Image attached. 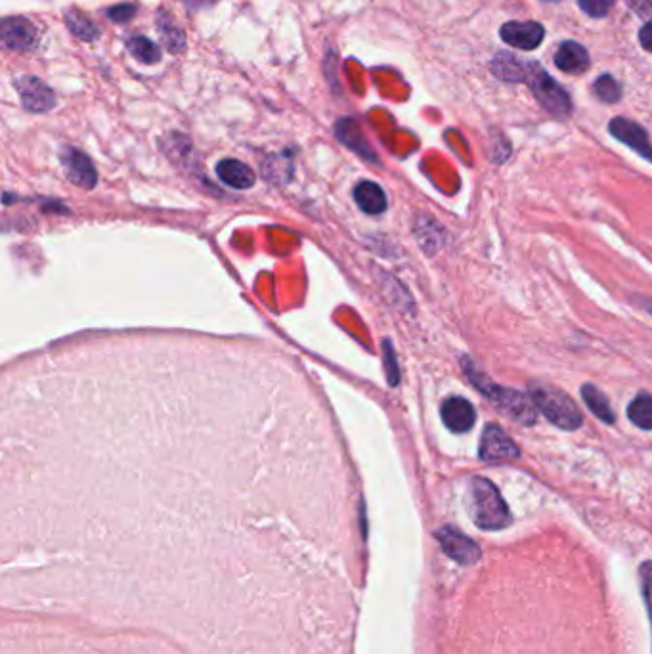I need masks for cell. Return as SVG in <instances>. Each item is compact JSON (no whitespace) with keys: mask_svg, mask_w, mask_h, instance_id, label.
Listing matches in <instances>:
<instances>
[{"mask_svg":"<svg viewBox=\"0 0 652 654\" xmlns=\"http://www.w3.org/2000/svg\"><path fill=\"white\" fill-rule=\"evenodd\" d=\"M470 509L475 524L482 530H501L513 520L499 490L482 477H475L470 482Z\"/></svg>","mask_w":652,"mask_h":654,"instance_id":"7a4b0ae2","label":"cell"},{"mask_svg":"<svg viewBox=\"0 0 652 654\" xmlns=\"http://www.w3.org/2000/svg\"><path fill=\"white\" fill-rule=\"evenodd\" d=\"M582 398H584V402L588 404V408L597 417H599L601 421L614 423V411H612V408L608 404L607 396L599 389H597L595 385H584L582 387Z\"/></svg>","mask_w":652,"mask_h":654,"instance_id":"ac0fdd59","label":"cell"},{"mask_svg":"<svg viewBox=\"0 0 652 654\" xmlns=\"http://www.w3.org/2000/svg\"><path fill=\"white\" fill-rule=\"evenodd\" d=\"M440 415H442L444 425L451 432H458V434L470 431L477 421V411H475L473 404L461 396H451V398L444 400V404L440 408Z\"/></svg>","mask_w":652,"mask_h":654,"instance_id":"30bf717a","label":"cell"},{"mask_svg":"<svg viewBox=\"0 0 652 654\" xmlns=\"http://www.w3.org/2000/svg\"><path fill=\"white\" fill-rule=\"evenodd\" d=\"M579 8H582L591 17H603L612 8L614 0H578Z\"/></svg>","mask_w":652,"mask_h":654,"instance_id":"603a6c76","label":"cell"},{"mask_svg":"<svg viewBox=\"0 0 652 654\" xmlns=\"http://www.w3.org/2000/svg\"><path fill=\"white\" fill-rule=\"evenodd\" d=\"M546 29L536 22H509L501 27V39L520 50H534L541 45Z\"/></svg>","mask_w":652,"mask_h":654,"instance_id":"7c38bea8","label":"cell"},{"mask_svg":"<svg viewBox=\"0 0 652 654\" xmlns=\"http://www.w3.org/2000/svg\"><path fill=\"white\" fill-rule=\"evenodd\" d=\"M631 10H636L641 17L652 24V0H626Z\"/></svg>","mask_w":652,"mask_h":654,"instance_id":"d4e9b609","label":"cell"},{"mask_svg":"<svg viewBox=\"0 0 652 654\" xmlns=\"http://www.w3.org/2000/svg\"><path fill=\"white\" fill-rule=\"evenodd\" d=\"M465 375L490 402L507 417H511L513 421L520 425H534L538 420V408L534 404L532 396H527L524 392H519L515 389H507L496 385L490 377H486L482 372L475 368V363L469 358L461 360Z\"/></svg>","mask_w":652,"mask_h":654,"instance_id":"6da1fadb","label":"cell"},{"mask_svg":"<svg viewBox=\"0 0 652 654\" xmlns=\"http://www.w3.org/2000/svg\"><path fill=\"white\" fill-rule=\"evenodd\" d=\"M385 362H387V372H389V381H390V383L392 385H396L398 383V366H396V362H394V352H392V347H390V344H389V341L385 342Z\"/></svg>","mask_w":652,"mask_h":654,"instance_id":"484cf974","label":"cell"},{"mask_svg":"<svg viewBox=\"0 0 652 654\" xmlns=\"http://www.w3.org/2000/svg\"><path fill=\"white\" fill-rule=\"evenodd\" d=\"M549 3H555V0H549Z\"/></svg>","mask_w":652,"mask_h":654,"instance_id":"f546056e","label":"cell"},{"mask_svg":"<svg viewBox=\"0 0 652 654\" xmlns=\"http://www.w3.org/2000/svg\"><path fill=\"white\" fill-rule=\"evenodd\" d=\"M555 65L565 73H582L589 67V54L582 45L567 41L555 54Z\"/></svg>","mask_w":652,"mask_h":654,"instance_id":"5bb4252c","label":"cell"},{"mask_svg":"<svg viewBox=\"0 0 652 654\" xmlns=\"http://www.w3.org/2000/svg\"><path fill=\"white\" fill-rule=\"evenodd\" d=\"M520 456V450L517 442L507 434L499 425L488 423L484 427L480 446H479V458L486 463H503L513 461Z\"/></svg>","mask_w":652,"mask_h":654,"instance_id":"5b68a950","label":"cell"},{"mask_svg":"<svg viewBox=\"0 0 652 654\" xmlns=\"http://www.w3.org/2000/svg\"><path fill=\"white\" fill-rule=\"evenodd\" d=\"M216 174H219L224 184L235 190H249L255 186L257 182V174L252 173L243 161L238 159H222L219 165H216Z\"/></svg>","mask_w":652,"mask_h":654,"instance_id":"4fadbf2b","label":"cell"},{"mask_svg":"<svg viewBox=\"0 0 652 654\" xmlns=\"http://www.w3.org/2000/svg\"><path fill=\"white\" fill-rule=\"evenodd\" d=\"M62 163L69 180L83 190H93L96 186V169L86 154L75 148H65L62 152Z\"/></svg>","mask_w":652,"mask_h":654,"instance_id":"9c48e42d","label":"cell"},{"mask_svg":"<svg viewBox=\"0 0 652 654\" xmlns=\"http://www.w3.org/2000/svg\"><path fill=\"white\" fill-rule=\"evenodd\" d=\"M641 588H643V597L645 603L648 609V618H650V626H652V560H647L641 565Z\"/></svg>","mask_w":652,"mask_h":654,"instance_id":"7402d4cb","label":"cell"},{"mask_svg":"<svg viewBox=\"0 0 652 654\" xmlns=\"http://www.w3.org/2000/svg\"><path fill=\"white\" fill-rule=\"evenodd\" d=\"M184 3H186V6H188L190 10H199V8L209 6V5L212 3V0H184Z\"/></svg>","mask_w":652,"mask_h":654,"instance_id":"83f0119b","label":"cell"},{"mask_svg":"<svg viewBox=\"0 0 652 654\" xmlns=\"http://www.w3.org/2000/svg\"><path fill=\"white\" fill-rule=\"evenodd\" d=\"M593 90H595L597 98L603 100V102H607V104L618 102V100H620V96H622L620 84L616 83L610 75H601L599 79H597V81H595V84H593Z\"/></svg>","mask_w":652,"mask_h":654,"instance_id":"44dd1931","label":"cell"},{"mask_svg":"<svg viewBox=\"0 0 652 654\" xmlns=\"http://www.w3.org/2000/svg\"><path fill=\"white\" fill-rule=\"evenodd\" d=\"M136 14V6L134 5H117L114 8L107 10V17L115 24H126L131 22Z\"/></svg>","mask_w":652,"mask_h":654,"instance_id":"cb8c5ba5","label":"cell"},{"mask_svg":"<svg viewBox=\"0 0 652 654\" xmlns=\"http://www.w3.org/2000/svg\"><path fill=\"white\" fill-rule=\"evenodd\" d=\"M356 205L368 214H381L387 209V195L383 188L371 180H364L354 188Z\"/></svg>","mask_w":652,"mask_h":654,"instance_id":"9a60e30c","label":"cell"},{"mask_svg":"<svg viewBox=\"0 0 652 654\" xmlns=\"http://www.w3.org/2000/svg\"><path fill=\"white\" fill-rule=\"evenodd\" d=\"M530 396L538 411L546 415L558 429L576 431L582 427L584 415L567 392L548 385H534L530 389Z\"/></svg>","mask_w":652,"mask_h":654,"instance_id":"277c9868","label":"cell"},{"mask_svg":"<svg viewBox=\"0 0 652 654\" xmlns=\"http://www.w3.org/2000/svg\"><path fill=\"white\" fill-rule=\"evenodd\" d=\"M126 48H129L133 56L136 60H140L142 64H157L163 54L161 48L153 41H150L148 36H142V35L131 36V39L126 41Z\"/></svg>","mask_w":652,"mask_h":654,"instance_id":"ffe728a7","label":"cell"},{"mask_svg":"<svg viewBox=\"0 0 652 654\" xmlns=\"http://www.w3.org/2000/svg\"><path fill=\"white\" fill-rule=\"evenodd\" d=\"M515 83H529L536 100L548 109L549 114L557 117H567L570 114V98L558 83H555L546 71H543L538 64H524L517 62L515 65Z\"/></svg>","mask_w":652,"mask_h":654,"instance_id":"3957f363","label":"cell"},{"mask_svg":"<svg viewBox=\"0 0 652 654\" xmlns=\"http://www.w3.org/2000/svg\"><path fill=\"white\" fill-rule=\"evenodd\" d=\"M639 41L643 45L645 50H648L652 54V24H647L641 33H639Z\"/></svg>","mask_w":652,"mask_h":654,"instance_id":"4316f807","label":"cell"},{"mask_svg":"<svg viewBox=\"0 0 652 654\" xmlns=\"http://www.w3.org/2000/svg\"><path fill=\"white\" fill-rule=\"evenodd\" d=\"M65 24H67L69 31L84 43H93L100 36L96 24L90 20V17H86L81 10H69L65 14Z\"/></svg>","mask_w":652,"mask_h":654,"instance_id":"e0dca14e","label":"cell"},{"mask_svg":"<svg viewBox=\"0 0 652 654\" xmlns=\"http://www.w3.org/2000/svg\"><path fill=\"white\" fill-rule=\"evenodd\" d=\"M437 538L442 545L444 553L454 559L459 565H475V562L480 559V548L479 545L467 538L463 532H459L454 526H444L437 532Z\"/></svg>","mask_w":652,"mask_h":654,"instance_id":"ba28073f","label":"cell"},{"mask_svg":"<svg viewBox=\"0 0 652 654\" xmlns=\"http://www.w3.org/2000/svg\"><path fill=\"white\" fill-rule=\"evenodd\" d=\"M627 417L636 427L643 431H652V396L639 394L637 398H633L627 408Z\"/></svg>","mask_w":652,"mask_h":654,"instance_id":"d6986e66","label":"cell"},{"mask_svg":"<svg viewBox=\"0 0 652 654\" xmlns=\"http://www.w3.org/2000/svg\"><path fill=\"white\" fill-rule=\"evenodd\" d=\"M645 308L648 311V314H652V302H647V304H645Z\"/></svg>","mask_w":652,"mask_h":654,"instance_id":"f1b7e54d","label":"cell"},{"mask_svg":"<svg viewBox=\"0 0 652 654\" xmlns=\"http://www.w3.org/2000/svg\"><path fill=\"white\" fill-rule=\"evenodd\" d=\"M610 133L614 138H618L620 142L629 145L631 150H636L639 155H643L647 161L652 163V145L641 124L624 117H616L610 123Z\"/></svg>","mask_w":652,"mask_h":654,"instance_id":"8fae6325","label":"cell"},{"mask_svg":"<svg viewBox=\"0 0 652 654\" xmlns=\"http://www.w3.org/2000/svg\"><path fill=\"white\" fill-rule=\"evenodd\" d=\"M0 41H3L5 48L8 50L25 52L37 45L39 29L35 27V24L29 22L27 17H5L3 24H0Z\"/></svg>","mask_w":652,"mask_h":654,"instance_id":"52a82bcc","label":"cell"},{"mask_svg":"<svg viewBox=\"0 0 652 654\" xmlns=\"http://www.w3.org/2000/svg\"><path fill=\"white\" fill-rule=\"evenodd\" d=\"M17 94L22 98L24 107L31 114H46L56 105V94L54 90L35 75H24L14 81Z\"/></svg>","mask_w":652,"mask_h":654,"instance_id":"8992f818","label":"cell"},{"mask_svg":"<svg viewBox=\"0 0 652 654\" xmlns=\"http://www.w3.org/2000/svg\"><path fill=\"white\" fill-rule=\"evenodd\" d=\"M157 29H159V35L163 43L167 45V48L174 54L183 52L184 46H186V35L183 33V29H180L173 17L167 14V12H159L157 14Z\"/></svg>","mask_w":652,"mask_h":654,"instance_id":"2e32d148","label":"cell"}]
</instances>
